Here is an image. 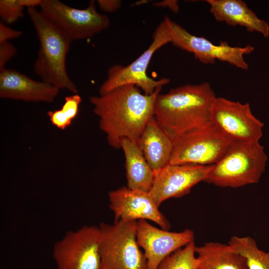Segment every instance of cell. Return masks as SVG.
<instances>
[{
  "label": "cell",
  "mask_w": 269,
  "mask_h": 269,
  "mask_svg": "<svg viewBox=\"0 0 269 269\" xmlns=\"http://www.w3.org/2000/svg\"><path fill=\"white\" fill-rule=\"evenodd\" d=\"M121 148L125 157L127 187L148 192L154 179V172L145 158L138 144L129 139L122 140Z\"/></svg>",
  "instance_id": "cell-18"
},
{
  "label": "cell",
  "mask_w": 269,
  "mask_h": 269,
  "mask_svg": "<svg viewBox=\"0 0 269 269\" xmlns=\"http://www.w3.org/2000/svg\"><path fill=\"white\" fill-rule=\"evenodd\" d=\"M82 102L81 96L77 94L67 96L61 108L66 116L73 121L77 116Z\"/></svg>",
  "instance_id": "cell-23"
},
{
  "label": "cell",
  "mask_w": 269,
  "mask_h": 269,
  "mask_svg": "<svg viewBox=\"0 0 269 269\" xmlns=\"http://www.w3.org/2000/svg\"><path fill=\"white\" fill-rule=\"evenodd\" d=\"M99 227L85 226L68 231L56 242L53 256L58 269H100Z\"/></svg>",
  "instance_id": "cell-8"
},
{
  "label": "cell",
  "mask_w": 269,
  "mask_h": 269,
  "mask_svg": "<svg viewBox=\"0 0 269 269\" xmlns=\"http://www.w3.org/2000/svg\"><path fill=\"white\" fill-rule=\"evenodd\" d=\"M137 144L154 172L169 163L173 141L154 117L146 124Z\"/></svg>",
  "instance_id": "cell-17"
},
{
  "label": "cell",
  "mask_w": 269,
  "mask_h": 269,
  "mask_svg": "<svg viewBox=\"0 0 269 269\" xmlns=\"http://www.w3.org/2000/svg\"><path fill=\"white\" fill-rule=\"evenodd\" d=\"M195 252L198 269H249L245 258L228 244L206 242Z\"/></svg>",
  "instance_id": "cell-19"
},
{
  "label": "cell",
  "mask_w": 269,
  "mask_h": 269,
  "mask_svg": "<svg viewBox=\"0 0 269 269\" xmlns=\"http://www.w3.org/2000/svg\"><path fill=\"white\" fill-rule=\"evenodd\" d=\"M168 26L172 44L186 51L192 53L195 59L205 64H214L216 60L229 64L244 70L249 65L244 56L252 53L254 47L250 45L244 47L232 46L226 41L215 45L202 36L192 34L168 16L164 18Z\"/></svg>",
  "instance_id": "cell-10"
},
{
  "label": "cell",
  "mask_w": 269,
  "mask_h": 269,
  "mask_svg": "<svg viewBox=\"0 0 269 269\" xmlns=\"http://www.w3.org/2000/svg\"><path fill=\"white\" fill-rule=\"evenodd\" d=\"M40 11L72 40L90 38L107 29L110 21L98 12L91 0L84 9L71 7L59 0H42Z\"/></svg>",
  "instance_id": "cell-9"
},
{
  "label": "cell",
  "mask_w": 269,
  "mask_h": 269,
  "mask_svg": "<svg viewBox=\"0 0 269 269\" xmlns=\"http://www.w3.org/2000/svg\"><path fill=\"white\" fill-rule=\"evenodd\" d=\"M22 35V32L14 29L1 21L0 22V44L17 39Z\"/></svg>",
  "instance_id": "cell-26"
},
{
  "label": "cell",
  "mask_w": 269,
  "mask_h": 269,
  "mask_svg": "<svg viewBox=\"0 0 269 269\" xmlns=\"http://www.w3.org/2000/svg\"><path fill=\"white\" fill-rule=\"evenodd\" d=\"M169 42H171V36L164 19L155 29L151 44L135 60L126 66L114 65L110 67L108 70L107 79L100 87V95L125 85H134L141 89L144 94L151 95L157 89L169 83V78L154 80L147 76L146 71L154 53Z\"/></svg>",
  "instance_id": "cell-7"
},
{
  "label": "cell",
  "mask_w": 269,
  "mask_h": 269,
  "mask_svg": "<svg viewBox=\"0 0 269 269\" xmlns=\"http://www.w3.org/2000/svg\"><path fill=\"white\" fill-rule=\"evenodd\" d=\"M99 8L106 12H113L117 10L121 6L122 1L118 0H98Z\"/></svg>",
  "instance_id": "cell-27"
},
{
  "label": "cell",
  "mask_w": 269,
  "mask_h": 269,
  "mask_svg": "<svg viewBox=\"0 0 269 269\" xmlns=\"http://www.w3.org/2000/svg\"><path fill=\"white\" fill-rule=\"evenodd\" d=\"M214 18L232 26L239 25L250 32H257L265 37L269 36L267 21L258 17L241 0H206Z\"/></svg>",
  "instance_id": "cell-16"
},
{
  "label": "cell",
  "mask_w": 269,
  "mask_h": 269,
  "mask_svg": "<svg viewBox=\"0 0 269 269\" xmlns=\"http://www.w3.org/2000/svg\"><path fill=\"white\" fill-rule=\"evenodd\" d=\"M268 157L259 141H233L204 182L220 187L238 188L259 182Z\"/></svg>",
  "instance_id": "cell-4"
},
{
  "label": "cell",
  "mask_w": 269,
  "mask_h": 269,
  "mask_svg": "<svg viewBox=\"0 0 269 269\" xmlns=\"http://www.w3.org/2000/svg\"><path fill=\"white\" fill-rule=\"evenodd\" d=\"M100 269H146V260L136 239L137 221L102 223Z\"/></svg>",
  "instance_id": "cell-6"
},
{
  "label": "cell",
  "mask_w": 269,
  "mask_h": 269,
  "mask_svg": "<svg viewBox=\"0 0 269 269\" xmlns=\"http://www.w3.org/2000/svg\"><path fill=\"white\" fill-rule=\"evenodd\" d=\"M216 97L207 82L179 86L158 95L154 117L172 138L210 123Z\"/></svg>",
  "instance_id": "cell-2"
},
{
  "label": "cell",
  "mask_w": 269,
  "mask_h": 269,
  "mask_svg": "<svg viewBox=\"0 0 269 269\" xmlns=\"http://www.w3.org/2000/svg\"><path fill=\"white\" fill-rule=\"evenodd\" d=\"M170 164L212 165L225 154L234 141L211 122L172 138Z\"/></svg>",
  "instance_id": "cell-5"
},
{
  "label": "cell",
  "mask_w": 269,
  "mask_h": 269,
  "mask_svg": "<svg viewBox=\"0 0 269 269\" xmlns=\"http://www.w3.org/2000/svg\"><path fill=\"white\" fill-rule=\"evenodd\" d=\"M228 244L245 258L249 269H269V252L260 249L252 237L234 235Z\"/></svg>",
  "instance_id": "cell-20"
},
{
  "label": "cell",
  "mask_w": 269,
  "mask_h": 269,
  "mask_svg": "<svg viewBox=\"0 0 269 269\" xmlns=\"http://www.w3.org/2000/svg\"><path fill=\"white\" fill-rule=\"evenodd\" d=\"M161 89L146 95L134 85H125L90 97L99 127L111 146L121 148L124 138L138 143L146 124L154 117L156 100Z\"/></svg>",
  "instance_id": "cell-1"
},
{
  "label": "cell",
  "mask_w": 269,
  "mask_h": 269,
  "mask_svg": "<svg viewBox=\"0 0 269 269\" xmlns=\"http://www.w3.org/2000/svg\"><path fill=\"white\" fill-rule=\"evenodd\" d=\"M210 121L224 135L235 141H259L264 124L252 113L248 103L216 97Z\"/></svg>",
  "instance_id": "cell-11"
},
{
  "label": "cell",
  "mask_w": 269,
  "mask_h": 269,
  "mask_svg": "<svg viewBox=\"0 0 269 269\" xmlns=\"http://www.w3.org/2000/svg\"><path fill=\"white\" fill-rule=\"evenodd\" d=\"M47 115L52 125L60 130L66 129L72 123L61 109L49 111L47 113Z\"/></svg>",
  "instance_id": "cell-24"
},
{
  "label": "cell",
  "mask_w": 269,
  "mask_h": 269,
  "mask_svg": "<svg viewBox=\"0 0 269 269\" xmlns=\"http://www.w3.org/2000/svg\"><path fill=\"white\" fill-rule=\"evenodd\" d=\"M108 196L109 207L114 213L115 221L149 220L162 229H170L169 222L148 192L124 186L110 191Z\"/></svg>",
  "instance_id": "cell-14"
},
{
  "label": "cell",
  "mask_w": 269,
  "mask_h": 269,
  "mask_svg": "<svg viewBox=\"0 0 269 269\" xmlns=\"http://www.w3.org/2000/svg\"><path fill=\"white\" fill-rule=\"evenodd\" d=\"M42 0H0V17L6 24H11L22 18L25 7L36 8Z\"/></svg>",
  "instance_id": "cell-22"
},
{
  "label": "cell",
  "mask_w": 269,
  "mask_h": 269,
  "mask_svg": "<svg viewBox=\"0 0 269 269\" xmlns=\"http://www.w3.org/2000/svg\"><path fill=\"white\" fill-rule=\"evenodd\" d=\"M137 243L143 250L146 269H157L170 254L194 240V232L189 229L179 232L156 228L147 220L137 221Z\"/></svg>",
  "instance_id": "cell-13"
},
{
  "label": "cell",
  "mask_w": 269,
  "mask_h": 269,
  "mask_svg": "<svg viewBox=\"0 0 269 269\" xmlns=\"http://www.w3.org/2000/svg\"><path fill=\"white\" fill-rule=\"evenodd\" d=\"M39 40V47L33 70L42 81L73 94L78 90L69 76L66 62L72 39L36 8H27Z\"/></svg>",
  "instance_id": "cell-3"
},
{
  "label": "cell",
  "mask_w": 269,
  "mask_h": 269,
  "mask_svg": "<svg viewBox=\"0 0 269 269\" xmlns=\"http://www.w3.org/2000/svg\"><path fill=\"white\" fill-rule=\"evenodd\" d=\"M60 89L14 69L0 70V97L31 102L52 103Z\"/></svg>",
  "instance_id": "cell-15"
},
{
  "label": "cell",
  "mask_w": 269,
  "mask_h": 269,
  "mask_svg": "<svg viewBox=\"0 0 269 269\" xmlns=\"http://www.w3.org/2000/svg\"><path fill=\"white\" fill-rule=\"evenodd\" d=\"M16 47L9 41L0 44V70L5 68L6 64L15 55Z\"/></svg>",
  "instance_id": "cell-25"
},
{
  "label": "cell",
  "mask_w": 269,
  "mask_h": 269,
  "mask_svg": "<svg viewBox=\"0 0 269 269\" xmlns=\"http://www.w3.org/2000/svg\"><path fill=\"white\" fill-rule=\"evenodd\" d=\"M196 246L192 241L164 259L157 269H198Z\"/></svg>",
  "instance_id": "cell-21"
},
{
  "label": "cell",
  "mask_w": 269,
  "mask_h": 269,
  "mask_svg": "<svg viewBox=\"0 0 269 269\" xmlns=\"http://www.w3.org/2000/svg\"><path fill=\"white\" fill-rule=\"evenodd\" d=\"M213 166L169 163L154 172L153 183L148 193L159 207L169 198L187 194L195 185L204 182Z\"/></svg>",
  "instance_id": "cell-12"
}]
</instances>
